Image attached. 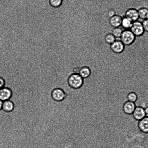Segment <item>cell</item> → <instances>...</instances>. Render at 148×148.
I'll list each match as a JSON object with an SVG mask.
<instances>
[{"instance_id":"obj_1","label":"cell","mask_w":148,"mask_h":148,"mask_svg":"<svg viewBox=\"0 0 148 148\" xmlns=\"http://www.w3.org/2000/svg\"><path fill=\"white\" fill-rule=\"evenodd\" d=\"M68 82L69 85L74 89L80 88L83 83V78L78 74H73L69 77Z\"/></svg>"},{"instance_id":"obj_2","label":"cell","mask_w":148,"mask_h":148,"mask_svg":"<svg viewBox=\"0 0 148 148\" xmlns=\"http://www.w3.org/2000/svg\"><path fill=\"white\" fill-rule=\"evenodd\" d=\"M135 36L130 29L123 30L120 40L124 45H129L134 41Z\"/></svg>"},{"instance_id":"obj_3","label":"cell","mask_w":148,"mask_h":148,"mask_svg":"<svg viewBox=\"0 0 148 148\" xmlns=\"http://www.w3.org/2000/svg\"><path fill=\"white\" fill-rule=\"evenodd\" d=\"M130 30L135 36H141L144 32L142 22L138 20L132 22Z\"/></svg>"},{"instance_id":"obj_4","label":"cell","mask_w":148,"mask_h":148,"mask_svg":"<svg viewBox=\"0 0 148 148\" xmlns=\"http://www.w3.org/2000/svg\"><path fill=\"white\" fill-rule=\"evenodd\" d=\"M51 96L55 100L59 101L63 100L66 97V94L62 89L56 88L52 90Z\"/></svg>"},{"instance_id":"obj_5","label":"cell","mask_w":148,"mask_h":148,"mask_svg":"<svg viewBox=\"0 0 148 148\" xmlns=\"http://www.w3.org/2000/svg\"><path fill=\"white\" fill-rule=\"evenodd\" d=\"M124 16L132 22L137 21L139 18L138 10L134 8H129L125 11Z\"/></svg>"},{"instance_id":"obj_6","label":"cell","mask_w":148,"mask_h":148,"mask_svg":"<svg viewBox=\"0 0 148 148\" xmlns=\"http://www.w3.org/2000/svg\"><path fill=\"white\" fill-rule=\"evenodd\" d=\"M12 95L11 89L5 86L0 89V100L3 101L8 100Z\"/></svg>"},{"instance_id":"obj_7","label":"cell","mask_w":148,"mask_h":148,"mask_svg":"<svg viewBox=\"0 0 148 148\" xmlns=\"http://www.w3.org/2000/svg\"><path fill=\"white\" fill-rule=\"evenodd\" d=\"M132 114L134 118L138 121L146 116L144 108L140 106L136 107Z\"/></svg>"},{"instance_id":"obj_8","label":"cell","mask_w":148,"mask_h":148,"mask_svg":"<svg viewBox=\"0 0 148 148\" xmlns=\"http://www.w3.org/2000/svg\"><path fill=\"white\" fill-rule=\"evenodd\" d=\"M136 107L134 103L127 101L123 104L122 109L125 114L131 115L132 114Z\"/></svg>"},{"instance_id":"obj_9","label":"cell","mask_w":148,"mask_h":148,"mask_svg":"<svg viewBox=\"0 0 148 148\" xmlns=\"http://www.w3.org/2000/svg\"><path fill=\"white\" fill-rule=\"evenodd\" d=\"M110 47L111 50L114 52L119 53L123 51L124 45L120 39H116L114 42L110 44Z\"/></svg>"},{"instance_id":"obj_10","label":"cell","mask_w":148,"mask_h":148,"mask_svg":"<svg viewBox=\"0 0 148 148\" xmlns=\"http://www.w3.org/2000/svg\"><path fill=\"white\" fill-rule=\"evenodd\" d=\"M138 127L142 132L148 133V116H145L138 121Z\"/></svg>"},{"instance_id":"obj_11","label":"cell","mask_w":148,"mask_h":148,"mask_svg":"<svg viewBox=\"0 0 148 148\" xmlns=\"http://www.w3.org/2000/svg\"><path fill=\"white\" fill-rule=\"evenodd\" d=\"M122 17L119 15L116 14L110 18L109 23L110 25L114 28L121 26Z\"/></svg>"},{"instance_id":"obj_12","label":"cell","mask_w":148,"mask_h":148,"mask_svg":"<svg viewBox=\"0 0 148 148\" xmlns=\"http://www.w3.org/2000/svg\"><path fill=\"white\" fill-rule=\"evenodd\" d=\"M132 22L125 16L122 17L121 26L123 29H130Z\"/></svg>"},{"instance_id":"obj_13","label":"cell","mask_w":148,"mask_h":148,"mask_svg":"<svg viewBox=\"0 0 148 148\" xmlns=\"http://www.w3.org/2000/svg\"><path fill=\"white\" fill-rule=\"evenodd\" d=\"M138 10L139 18L143 20L148 17V8L144 7L139 8Z\"/></svg>"},{"instance_id":"obj_14","label":"cell","mask_w":148,"mask_h":148,"mask_svg":"<svg viewBox=\"0 0 148 148\" xmlns=\"http://www.w3.org/2000/svg\"><path fill=\"white\" fill-rule=\"evenodd\" d=\"M14 105L12 102L8 100L3 102L2 109L6 112H10L13 109Z\"/></svg>"},{"instance_id":"obj_15","label":"cell","mask_w":148,"mask_h":148,"mask_svg":"<svg viewBox=\"0 0 148 148\" xmlns=\"http://www.w3.org/2000/svg\"><path fill=\"white\" fill-rule=\"evenodd\" d=\"M90 73V70L88 67L84 66L80 69L79 74L83 78H85L89 77Z\"/></svg>"},{"instance_id":"obj_16","label":"cell","mask_w":148,"mask_h":148,"mask_svg":"<svg viewBox=\"0 0 148 148\" xmlns=\"http://www.w3.org/2000/svg\"><path fill=\"white\" fill-rule=\"evenodd\" d=\"M123 29L120 27L114 28L112 31V33L115 37L116 39H120Z\"/></svg>"},{"instance_id":"obj_17","label":"cell","mask_w":148,"mask_h":148,"mask_svg":"<svg viewBox=\"0 0 148 148\" xmlns=\"http://www.w3.org/2000/svg\"><path fill=\"white\" fill-rule=\"evenodd\" d=\"M127 98L128 101L135 103L137 100L138 94L134 92H130L127 93Z\"/></svg>"},{"instance_id":"obj_18","label":"cell","mask_w":148,"mask_h":148,"mask_svg":"<svg viewBox=\"0 0 148 148\" xmlns=\"http://www.w3.org/2000/svg\"><path fill=\"white\" fill-rule=\"evenodd\" d=\"M63 0H49L50 5L54 8L60 7L62 4Z\"/></svg>"},{"instance_id":"obj_19","label":"cell","mask_w":148,"mask_h":148,"mask_svg":"<svg viewBox=\"0 0 148 148\" xmlns=\"http://www.w3.org/2000/svg\"><path fill=\"white\" fill-rule=\"evenodd\" d=\"M105 40L107 43L111 44L116 40V38L112 33H110L106 36Z\"/></svg>"},{"instance_id":"obj_20","label":"cell","mask_w":148,"mask_h":148,"mask_svg":"<svg viewBox=\"0 0 148 148\" xmlns=\"http://www.w3.org/2000/svg\"><path fill=\"white\" fill-rule=\"evenodd\" d=\"M142 23L144 31L148 32V19L143 20Z\"/></svg>"},{"instance_id":"obj_21","label":"cell","mask_w":148,"mask_h":148,"mask_svg":"<svg viewBox=\"0 0 148 148\" xmlns=\"http://www.w3.org/2000/svg\"><path fill=\"white\" fill-rule=\"evenodd\" d=\"M116 14V12L115 10L113 9H109L107 15L108 17L110 18Z\"/></svg>"},{"instance_id":"obj_22","label":"cell","mask_w":148,"mask_h":148,"mask_svg":"<svg viewBox=\"0 0 148 148\" xmlns=\"http://www.w3.org/2000/svg\"><path fill=\"white\" fill-rule=\"evenodd\" d=\"M5 85L6 82L4 79L3 77L0 76V89L5 87Z\"/></svg>"},{"instance_id":"obj_23","label":"cell","mask_w":148,"mask_h":148,"mask_svg":"<svg viewBox=\"0 0 148 148\" xmlns=\"http://www.w3.org/2000/svg\"><path fill=\"white\" fill-rule=\"evenodd\" d=\"M144 109L146 115H148V106L144 108Z\"/></svg>"},{"instance_id":"obj_24","label":"cell","mask_w":148,"mask_h":148,"mask_svg":"<svg viewBox=\"0 0 148 148\" xmlns=\"http://www.w3.org/2000/svg\"><path fill=\"white\" fill-rule=\"evenodd\" d=\"M3 101L0 100V110L2 109V106Z\"/></svg>"}]
</instances>
